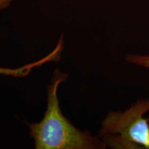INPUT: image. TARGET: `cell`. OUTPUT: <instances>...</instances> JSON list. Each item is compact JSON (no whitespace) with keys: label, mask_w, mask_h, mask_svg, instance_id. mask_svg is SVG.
Returning a JSON list of instances; mask_svg holds the SVG:
<instances>
[{"label":"cell","mask_w":149,"mask_h":149,"mask_svg":"<svg viewBox=\"0 0 149 149\" xmlns=\"http://www.w3.org/2000/svg\"><path fill=\"white\" fill-rule=\"evenodd\" d=\"M15 0H0V10L8 8Z\"/></svg>","instance_id":"5"},{"label":"cell","mask_w":149,"mask_h":149,"mask_svg":"<svg viewBox=\"0 0 149 149\" xmlns=\"http://www.w3.org/2000/svg\"><path fill=\"white\" fill-rule=\"evenodd\" d=\"M126 60L130 64L149 68V55L128 54L126 56Z\"/></svg>","instance_id":"4"},{"label":"cell","mask_w":149,"mask_h":149,"mask_svg":"<svg viewBox=\"0 0 149 149\" xmlns=\"http://www.w3.org/2000/svg\"><path fill=\"white\" fill-rule=\"evenodd\" d=\"M61 53L57 48H54V50L51 52L48 55L43 58L39 59L35 62L30 63L26 64L20 68H6L0 67V74L3 75L12 76L15 77H26L31 72L33 68L42 66L43 64L50 62V61H57L60 59Z\"/></svg>","instance_id":"3"},{"label":"cell","mask_w":149,"mask_h":149,"mask_svg":"<svg viewBox=\"0 0 149 149\" xmlns=\"http://www.w3.org/2000/svg\"><path fill=\"white\" fill-rule=\"evenodd\" d=\"M67 74L55 70L47 90V107L40 122H24L36 149H102L107 146L98 136L77 129L63 115L57 97L59 86Z\"/></svg>","instance_id":"1"},{"label":"cell","mask_w":149,"mask_h":149,"mask_svg":"<svg viewBox=\"0 0 149 149\" xmlns=\"http://www.w3.org/2000/svg\"><path fill=\"white\" fill-rule=\"evenodd\" d=\"M148 111L149 100H141L125 111L111 112L97 136L111 148L149 149V124L144 117Z\"/></svg>","instance_id":"2"}]
</instances>
